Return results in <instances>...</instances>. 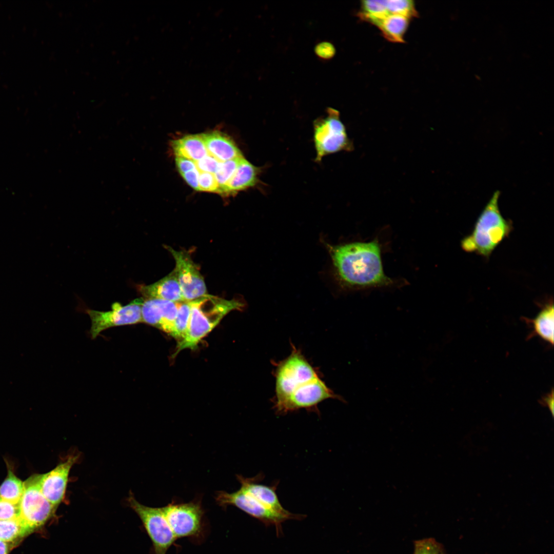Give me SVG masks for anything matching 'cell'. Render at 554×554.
Wrapping results in <instances>:
<instances>
[{
    "mask_svg": "<svg viewBox=\"0 0 554 554\" xmlns=\"http://www.w3.org/2000/svg\"><path fill=\"white\" fill-rule=\"evenodd\" d=\"M219 162L213 156L208 154L201 160L195 162V164L199 171L214 174L217 168Z\"/></svg>",
    "mask_w": 554,
    "mask_h": 554,
    "instance_id": "28",
    "label": "cell"
},
{
    "mask_svg": "<svg viewBox=\"0 0 554 554\" xmlns=\"http://www.w3.org/2000/svg\"><path fill=\"white\" fill-rule=\"evenodd\" d=\"M78 459V455L70 454L51 471L39 474L41 491L56 508L65 498L70 471Z\"/></svg>",
    "mask_w": 554,
    "mask_h": 554,
    "instance_id": "12",
    "label": "cell"
},
{
    "mask_svg": "<svg viewBox=\"0 0 554 554\" xmlns=\"http://www.w3.org/2000/svg\"><path fill=\"white\" fill-rule=\"evenodd\" d=\"M215 501L219 505L226 508L233 505L267 525H274L280 531L281 524L289 519L300 518L289 512L278 511L259 495L241 486L235 492L224 491L216 492Z\"/></svg>",
    "mask_w": 554,
    "mask_h": 554,
    "instance_id": "5",
    "label": "cell"
},
{
    "mask_svg": "<svg viewBox=\"0 0 554 554\" xmlns=\"http://www.w3.org/2000/svg\"><path fill=\"white\" fill-rule=\"evenodd\" d=\"M177 312V302L161 299H144L142 307V321L173 337Z\"/></svg>",
    "mask_w": 554,
    "mask_h": 554,
    "instance_id": "13",
    "label": "cell"
},
{
    "mask_svg": "<svg viewBox=\"0 0 554 554\" xmlns=\"http://www.w3.org/2000/svg\"><path fill=\"white\" fill-rule=\"evenodd\" d=\"M553 304L552 301L545 304L538 315L533 319L523 318L527 324L532 326L533 331L528 339L538 335L545 341L553 344Z\"/></svg>",
    "mask_w": 554,
    "mask_h": 554,
    "instance_id": "17",
    "label": "cell"
},
{
    "mask_svg": "<svg viewBox=\"0 0 554 554\" xmlns=\"http://www.w3.org/2000/svg\"><path fill=\"white\" fill-rule=\"evenodd\" d=\"M199 173L200 171L196 167L191 171L181 174V175L190 187L199 191Z\"/></svg>",
    "mask_w": 554,
    "mask_h": 554,
    "instance_id": "31",
    "label": "cell"
},
{
    "mask_svg": "<svg viewBox=\"0 0 554 554\" xmlns=\"http://www.w3.org/2000/svg\"><path fill=\"white\" fill-rule=\"evenodd\" d=\"M166 248L175 262L176 271L184 301H191L207 294L203 276L190 254L185 250L176 251L170 246Z\"/></svg>",
    "mask_w": 554,
    "mask_h": 554,
    "instance_id": "11",
    "label": "cell"
},
{
    "mask_svg": "<svg viewBox=\"0 0 554 554\" xmlns=\"http://www.w3.org/2000/svg\"><path fill=\"white\" fill-rule=\"evenodd\" d=\"M172 146L176 156L183 157L194 162L206 156L208 153L201 135H188L172 142Z\"/></svg>",
    "mask_w": 554,
    "mask_h": 554,
    "instance_id": "18",
    "label": "cell"
},
{
    "mask_svg": "<svg viewBox=\"0 0 554 554\" xmlns=\"http://www.w3.org/2000/svg\"><path fill=\"white\" fill-rule=\"evenodd\" d=\"M209 154L219 162H225L243 155L234 142L229 136L212 131L201 134Z\"/></svg>",
    "mask_w": 554,
    "mask_h": 554,
    "instance_id": "15",
    "label": "cell"
},
{
    "mask_svg": "<svg viewBox=\"0 0 554 554\" xmlns=\"http://www.w3.org/2000/svg\"><path fill=\"white\" fill-rule=\"evenodd\" d=\"M175 162L177 168L181 174L196 168L195 162L185 157L176 156Z\"/></svg>",
    "mask_w": 554,
    "mask_h": 554,
    "instance_id": "30",
    "label": "cell"
},
{
    "mask_svg": "<svg viewBox=\"0 0 554 554\" xmlns=\"http://www.w3.org/2000/svg\"><path fill=\"white\" fill-rule=\"evenodd\" d=\"M19 517V504L11 503L0 497V520H13Z\"/></svg>",
    "mask_w": 554,
    "mask_h": 554,
    "instance_id": "27",
    "label": "cell"
},
{
    "mask_svg": "<svg viewBox=\"0 0 554 554\" xmlns=\"http://www.w3.org/2000/svg\"><path fill=\"white\" fill-rule=\"evenodd\" d=\"M275 395L273 408L277 414L305 409L319 411V403L329 399L342 400L320 377L301 350L292 345L290 354L274 363Z\"/></svg>",
    "mask_w": 554,
    "mask_h": 554,
    "instance_id": "1",
    "label": "cell"
},
{
    "mask_svg": "<svg viewBox=\"0 0 554 554\" xmlns=\"http://www.w3.org/2000/svg\"><path fill=\"white\" fill-rule=\"evenodd\" d=\"M162 508L176 539L196 538L202 534L204 511L200 500L180 503L172 502Z\"/></svg>",
    "mask_w": 554,
    "mask_h": 554,
    "instance_id": "9",
    "label": "cell"
},
{
    "mask_svg": "<svg viewBox=\"0 0 554 554\" xmlns=\"http://www.w3.org/2000/svg\"><path fill=\"white\" fill-rule=\"evenodd\" d=\"M24 482V490L19 503V519L32 532L53 517L57 508L42 492L39 474L31 476Z\"/></svg>",
    "mask_w": 554,
    "mask_h": 554,
    "instance_id": "7",
    "label": "cell"
},
{
    "mask_svg": "<svg viewBox=\"0 0 554 554\" xmlns=\"http://www.w3.org/2000/svg\"><path fill=\"white\" fill-rule=\"evenodd\" d=\"M314 51L316 55L320 58L328 60L334 56L335 53V49L331 43L322 42L315 46Z\"/></svg>",
    "mask_w": 554,
    "mask_h": 554,
    "instance_id": "29",
    "label": "cell"
},
{
    "mask_svg": "<svg viewBox=\"0 0 554 554\" xmlns=\"http://www.w3.org/2000/svg\"><path fill=\"white\" fill-rule=\"evenodd\" d=\"M199 191L219 193V187L214 174L200 171Z\"/></svg>",
    "mask_w": 554,
    "mask_h": 554,
    "instance_id": "26",
    "label": "cell"
},
{
    "mask_svg": "<svg viewBox=\"0 0 554 554\" xmlns=\"http://www.w3.org/2000/svg\"><path fill=\"white\" fill-rule=\"evenodd\" d=\"M260 169L243 156L241 158L236 170L225 186L223 194H234L255 186L259 182Z\"/></svg>",
    "mask_w": 554,
    "mask_h": 554,
    "instance_id": "16",
    "label": "cell"
},
{
    "mask_svg": "<svg viewBox=\"0 0 554 554\" xmlns=\"http://www.w3.org/2000/svg\"><path fill=\"white\" fill-rule=\"evenodd\" d=\"M143 302L144 299L139 298L124 306L115 302L111 305V310L107 311L86 309L91 322L90 330L91 339H95L102 331L111 327L142 323Z\"/></svg>",
    "mask_w": 554,
    "mask_h": 554,
    "instance_id": "10",
    "label": "cell"
},
{
    "mask_svg": "<svg viewBox=\"0 0 554 554\" xmlns=\"http://www.w3.org/2000/svg\"><path fill=\"white\" fill-rule=\"evenodd\" d=\"M10 550V544L0 540V554H8Z\"/></svg>",
    "mask_w": 554,
    "mask_h": 554,
    "instance_id": "33",
    "label": "cell"
},
{
    "mask_svg": "<svg viewBox=\"0 0 554 554\" xmlns=\"http://www.w3.org/2000/svg\"><path fill=\"white\" fill-rule=\"evenodd\" d=\"M144 299H155L178 302L184 301L177 274L174 269L164 278L152 284L140 285Z\"/></svg>",
    "mask_w": 554,
    "mask_h": 554,
    "instance_id": "14",
    "label": "cell"
},
{
    "mask_svg": "<svg viewBox=\"0 0 554 554\" xmlns=\"http://www.w3.org/2000/svg\"><path fill=\"white\" fill-rule=\"evenodd\" d=\"M32 531L19 520H0V540L11 544L31 533Z\"/></svg>",
    "mask_w": 554,
    "mask_h": 554,
    "instance_id": "21",
    "label": "cell"
},
{
    "mask_svg": "<svg viewBox=\"0 0 554 554\" xmlns=\"http://www.w3.org/2000/svg\"><path fill=\"white\" fill-rule=\"evenodd\" d=\"M340 285L349 289L390 286L392 279L384 273L381 245L377 239L338 245L326 244Z\"/></svg>",
    "mask_w": 554,
    "mask_h": 554,
    "instance_id": "2",
    "label": "cell"
},
{
    "mask_svg": "<svg viewBox=\"0 0 554 554\" xmlns=\"http://www.w3.org/2000/svg\"><path fill=\"white\" fill-rule=\"evenodd\" d=\"M24 490V482L10 468L6 478L0 485V497L15 504H19Z\"/></svg>",
    "mask_w": 554,
    "mask_h": 554,
    "instance_id": "20",
    "label": "cell"
},
{
    "mask_svg": "<svg viewBox=\"0 0 554 554\" xmlns=\"http://www.w3.org/2000/svg\"><path fill=\"white\" fill-rule=\"evenodd\" d=\"M414 554H444L440 544L434 539L429 538L419 540L415 543Z\"/></svg>",
    "mask_w": 554,
    "mask_h": 554,
    "instance_id": "25",
    "label": "cell"
},
{
    "mask_svg": "<svg viewBox=\"0 0 554 554\" xmlns=\"http://www.w3.org/2000/svg\"><path fill=\"white\" fill-rule=\"evenodd\" d=\"M410 18L403 15L391 14L378 22L376 26L388 41L403 43Z\"/></svg>",
    "mask_w": 554,
    "mask_h": 554,
    "instance_id": "19",
    "label": "cell"
},
{
    "mask_svg": "<svg viewBox=\"0 0 554 554\" xmlns=\"http://www.w3.org/2000/svg\"><path fill=\"white\" fill-rule=\"evenodd\" d=\"M326 116L313 122V142L316 152L315 161L320 162L329 154L340 151H351L354 148L339 112L328 108Z\"/></svg>",
    "mask_w": 554,
    "mask_h": 554,
    "instance_id": "6",
    "label": "cell"
},
{
    "mask_svg": "<svg viewBox=\"0 0 554 554\" xmlns=\"http://www.w3.org/2000/svg\"><path fill=\"white\" fill-rule=\"evenodd\" d=\"M553 390L551 392L548 394L545 395L542 398L540 403L544 406L547 407L550 410L552 416H553Z\"/></svg>",
    "mask_w": 554,
    "mask_h": 554,
    "instance_id": "32",
    "label": "cell"
},
{
    "mask_svg": "<svg viewBox=\"0 0 554 554\" xmlns=\"http://www.w3.org/2000/svg\"><path fill=\"white\" fill-rule=\"evenodd\" d=\"M177 305V312L173 337L179 342L184 338L187 332L190 315V301L178 302Z\"/></svg>",
    "mask_w": 554,
    "mask_h": 554,
    "instance_id": "22",
    "label": "cell"
},
{
    "mask_svg": "<svg viewBox=\"0 0 554 554\" xmlns=\"http://www.w3.org/2000/svg\"><path fill=\"white\" fill-rule=\"evenodd\" d=\"M496 192L478 217L472 232L461 242L463 250L488 258L497 246L508 237L513 229L512 222L501 214Z\"/></svg>",
    "mask_w": 554,
    "mask_h": 554,
    "instance_id": "4",
    "label": "cell"
},
{
    "mask_svg": "<svg viewBox=\"0 0 554 554\" xmlns=\"http://www.w3.org/2000/svg\"><path fill=\"white\" fill-rule=\"evenodd\" d=\"M384 4L389 15H401L409 18L418 15L414 2L412 1L384 0Z\"/></svg>",
    "mask_w": 554,
    "mask_h": 554,
    "instance_id": "24",
    "label": "cell"
},
{
    "mask_svg": "<svg viewBox=\"0 0 554 554\" xmlns=\"http://www.w3.org/2000/svg\"><path fill=\"white\" fill-rule=\"evenodd\" d=\"M243 156L219 162L217 168L214 173L219 187V193L223 194L225 186L233 175L239 162Z\"/></svg>",
    "mask_w": 554,
    "mask_h": 554,
    "instance_id": "23",
    "label": "cell"
},
{
    "mask_svg": "<svg viewBox=\"0 0 554 554\" xmlns=\"http://www.w3.org/2000/svg\"><path fill=\"white\" fill-rule=\"evenodd\" d=\"M129 504L140 519L150 539L154 554H166L176 540L163 511L162 507H151L139 503L132 493Z\"/></svg>",
    "mask_w": 554,
    "mask_h": 554,
    "instance_id": "8",
    "label": "cell"
},
{
    "mask_svg": "<svg viewBox=\"0 0 554 554\" xmlns=\"http://www.w3.org/2000/svg\"><path fill=\"white\" fill-rule=\"evenodd\" d=\"M190 306L187 332L184 338L178 342L173 357L184 349H195L226 315L233 310H241L245 304L239 300H225L207 294L191 301Z\"/></svg>",
    "mask_w": 554,
    "mask_h": 554,
    "instance_id": "3",
    "label": "cell"
}]
</instances>
